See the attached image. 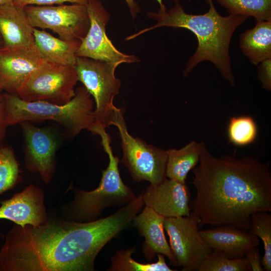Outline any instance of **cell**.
I'll return each mask as SVG.
<instances>
[{"instance_id":"obj_31","label":"cell","mask_w":271,"mask_h":271,"mask_svg":"<svg viewBox=\"0 0 271 271\" xmlns=\"http://www.w3.org/2000/svg\"><path fill=\"white\" fill-rule=\"evenodd\" d=\"M129 9L131 14V15L133 19H134L138 13L140 11V8L138 4L135 2V0H125ZM159 5L160 8H162L165 6L164 4L162 2V0H156ZM174 3L179 0H173Z\"/></svg>"},{"instance_id":"obj_24","label":"cell","mask_w":271,"mask_h":271,"mask_svg":"<svg viewBox=\"0 0 271 271\" xmlns=\"http://www.w3.org/2000/svg\"><path fill=\"white\" fill-rule=\"evenodd\" d=\"M267 211L256 212L251 216L248 231L260 239L264 255L261 263L264 270H271V215Z\"/></svg>"},{"instance_id":"obj_5","label":"cell","mask_w":271,"mask_h":271,"mask_svg":"<svg viewBox=\"0 0 271 271\" xmlns=\"http://www.w3.org/2000/svg\"><path fill=\"white\" fill-rule=\"evenodd\" d=\"M99 136L109 164L102 171L99 186L91 191L80 190L72 205L73 218L76 220H92L102 211L113 206L126 205L136 198L131 189L122 182L118 168L119 159L115 156L110 146V139L106 132Z\"/></svg>"},{"instance_id":"obj_36","label":"cell","mask_w":271,"mask_h":271,"mask_svg":"<svg viewBox=\"0 0 271 271\" xmlns=\"http://www.w3.org/2000/svg\"><path fill=\"white\" fill-rule=\"evenodd\" d=\"M0 40H2L1 35H0Z\"/></svg>"},{"instance_id":"obj_33","label":"cell","mask_w":271,"mask_h":271,"mask_svg":"<svg viewBox=\"0 0 271 271\" xmlns=\"http://www.w3.org/2000/svg\"><path fill=\"white\" fill-rule=\"evenodd\" d=\"M13 0H0V6L3 5L11 2H13Z\"/></svg>"},{"instance_id":"obj_34","label":"cell","mask_w":271,"mask_h":271,"mask_svg":"<svg viewBox=\"0 0 271 271\" xmlns=\"http://www.w3.org/2000/svg\"><path fill=\"white\" fill-rule=\"evenodd\" d=\"M1 42H2V41L1 40H0V48H1L2 46V43ZM3 91V89L2 86L0 83V93H2Z\"/></svg>"},{"instance_id":"obj_20","label":"cell","mask_w":271,"mask_h":271,"mask_svg":"<svg viewBox=\"0 0 271 271\" xmlns=\"http://www.w3.org/2000/svg\"><path fill=\"white\" fill-rule=\"evenodd\" d=\"M240 48L251 63L257 65L271 58V21L257 22L240 35Z\"/></svg>"},{"instance_id":"obj_2","label":"cell","mask_w":271,"mask_h":271,"mask_svg":"<svg viewBox=\"0 0 271 271\" xmlns=\"http://www.w3.org/2000/svg\"><path fill=\"white\" fill-rule=\"evenodd\" d=\"M199 165L193 169L196 195L190 210L199 226L230 225L248 231L251 216L271 212L269 162L250 156H213L201 143Z\"/></svg>"},{"instance_id":"obj_26","label":"cell","mask_w":271,"mask_h":271,"mask_svg":"<svg viewBox=\"0 0 271 271\" xmlns=\"http://www.w3.org/2000/svg\"><path fill=\"white\" fill-rule=\"evenodd\" d=\"M20 169L13 150L0 146V195L13 189L18 183Z\"/></svg>"},{"instance_id":"obj_7","label":"cell","mask_w":271,"mask_h":271,"mask_svg":"<svg viewBox=\"0 0 271 271\" xmlns=\"http://www.w3.org/2000/svg\"><path fill=\"white\" fill-rule=\"evenodd\" d=\"M78 81L74 66L44 60L29 77L17 96L27 101H45L64 104L75 96Z\"/></svg>"},{"instance_id":"obj_3","label":"cell","mask_w":271,"mask_h":271,"mask_svg":"<svg viewBox=\"0 0 271 271\" xmlns=\"http://www.w3.org/2000/svg\"><path fill=\"white\" fill-rule=\"evenodd\" d=\"M209 6L208 12L202 15L186 13L179 1L167 10L165 6L156 12H149L146 15L157 23L127 37L131 40L144 33L164 26L187 29L194 33L198 40L194 54L189 58L183 71L185 77L199 63L212 62L223 78L234 86L235 79L231 67L229 45L236 29L249 17L242 15L224 17L216 11L212 0H206Z\"/></svg>"},{"instance_id":"obj_35","label":"cell","mask_w":271,"mask_h":271,"mask_svg":"<svg viewBox=\"0 0 271 271\" xmlns=\"http://www.w3.org/2000/svg\"><path fill=\"white\" fill-rule=\"evenodd\" d=\"M3 100V95L2 93H0V102Z\"/></svg>"},{"instance_id":"obj_29","label":"cell","mask_w":271,"mask_h":271,"mask_svg":"<svg viewBox=\"0 0 271 271\" xmlns=\"http://www.w3.org/2000/svg\"><path fill=\"white\" fill-rule=\"evenodd\" d=\"M258 79L262 87L268 91L271 90V58L261 63L258 67Z\"/></svg>"},{"instance_id":"obj_21","label":"cell","mask_w":271,"mask_h":271,"mask_svg":"<svg viewBox=\"0 0 271 271\" xmlns=\"http://www.w3.org/2000/svg\"><path fill=\"white\" fill-rule=\"evenodd\" d=\"M201 143L192 141L180 150L169 149L166 166V177L186 183L187 175L199 162Z\"/></svg>"},{"instance_id":"obj_25","label":"cell","mask_w":271,"mask_h":271,"mask_svg":"<svg viewBox=\"0 0 271 271\" xmlns=\"http://www.w3.org/2000/svg\"><path fill=\"white\" fill-rule=\"evenodd\" d=\"M229 141L236 146L253 143L257 136V126L254 119L248 115L232 117L227 128Z\"/></svg>"},{"instance_id":"obj_4","label":"cell","mask_w":271,"mask_h":271,"mask_svg":"<svg viewBox=\"0 0 271 271\" xmlns=\"http://www.w3.org/2000/svg\"><path fill=\"white\" fill-rule=\"evenodd\" d=\"M2 95L7 127L24 121L51 120L61 124L69 136L74 137L82 130L88 129L95 121L93 99L84 86L77 88L74 97L64 104L27 101L7 92Z\"/></svg>"},{"instance_id":"obj_17","label":"cell","mask_w":271,"mask_h":271,"mask_svg":"<svg viewBox=\"0 0 271 271\" xmlns=\"http://www.w3.org/2000/svg\"><path fill=\"white\" fill-rule=\"evenodd\" d=\"M164 219V217L145 206L132 222L145 238L143 252L147 258L152 259L156 254H162L168 258L171 264L179 266L165 235Z\"/></svg>"},{"instance_id":"obj_27","label":"cell","mask_w":271,"mask_h":271,"mask_svg":"<svg viewBox=\"0 0 271 271\" xmlns=\"http://www.w3.org/2000/svg\"><path fill=\"white\" fill-rule=\"evenodd\" d=\"M198 271H251V269L245 257L232 259L221 251L212 249Z\"/></svg>"},{"instance_id":"obj_12","label":"cell","mask_w":271,"mask_h":271,"mask_svg":"<svg viewBox=\"0 0 271 271\" xmlns=\"http://www.w3.org/2000/svg\"><path fill=\"white\" fill-rule=\"evenodd\" d=\"M20 124L25 139L27 168L30 171L39 173L43 181L48 183L54 172L58 141L47 128L37 127L28 121Z\"/></svg>"},{"instance_id":"obj_32","label":"cell","mask_w":271,"mask_h":271,"mask_svg":"<svg viewBox=\"0 0 271 271\" xmlns=\"http://www.w3.org/2000/svg\"><path fill=\"white\" fill-rule=\"evenodd\" d=\"M7 126L5 122L4 104L3 101L0 102V140H3L5 136Z\"/></svg>"},{"instance_id":"obj_23","label":"cell","mask_w":271,"mask_h":271,"mask_svg":"<svg viewBox=\"0 0 271 271\" xmlns=\"http://www.w3.org/2000/svg\"><path fill=\"white\" fill-rule=\"evenodd\" d=\"M135 247L117 250L111 258V264L107 269L110 271H173L166 263L165 256L158 254V260L151 263H142L132 258Z\"/></svg>"},{"instance_id":"obj_6","label":"cell","mask_w":271,"mask_h":271,"mask_svg":"<svg viewBox=\"0 0 271 271\" xmlns=\"http://www.w3.org/2000/svg\"><path fill=\"white\" fill-rule=\"evenodd\" d=\"M108 124L118 129L123 153L121 162L134 181H147L151 184H157L167 178V151L147 144L143 140L130 135L121 109L115 106Z\"/></svg>"},{"instance_id":"obj_16","label":"cell","mask_w":271,"mask_h":271,"mask_svg":"<svg viewBox=\"0 0 271 271\" xmlns=\"http://www.w3.org/2000/svg\"><path fill=\"white\" fill-rule=\"evenodd\" d=\"M200 233L212 249L221 251L232 259L245 257L249 250L260 244V239L257 236L230 225L200 230Z\"/></svg>"},{"instance_id":"obj_15","label":"cell","mask_w":271,"mask_h":271,"mask_svg":"<svg viewBox=\"0 0 271 271\" xmlns=\"http://www.w3.org/2000/svg\"><path fill=\"white\" fill-rule=\"evenodd\" d=\"M0 219L24 227L39 226L47 221L41 189L31 185L8 200L0 201Z\"/></svg>"},{"instance_id":"obj_9","label":"cell","mask_w":271,"mask_h":271,"mask_svg":"<svg viewBox=\"0 0 271 271\" xmlns=\"http://www.w3.org/2000/svg\"><path fill=\"white\" fill-rule=\"evenodd\" d=\"M24 10L33 28L50 29L64 40L82 41L89 28L84 4L29 5Z\"/></svg>"},{"instance_id":"obj_10","label":"cell","mask_w":271,"mask_h":271,"mask_svg":"<svg viewBox=\"0 0 271 271\" xmlns=\"http://www.w3.org/2000/svg\"><path fill=\"white\" fill-rule=\"evenodd\" d=\"M199 219L193 212L186 216L165 218L164 229L170 247L183 271H196L212 249L200 235Z\"/></svg>"},{"instance_id":"obj_28","label":"cell","mask_w":271,"mask_h":271,"mask_svg":"<svg viewBox=\"0 0 271 271\" xmlns=\"http://www.w3.org/2000/svg\"><path fill=\"white\" fill-rule=\"evenodd\" d=\"M88 0H13L16 6L24 8L29 5H56L65 3L86 5Z\"/></svg>"},{"instance_id":"obj_13","label":"cell","mask_w":271,"mask_h":271,"mask_svg":"<svg viewBox=\"0 0 271 271\" xmlns=\"http://www.w3.org/2000/svg\"><path fill=\"white\" fill-rule=\"evenodd\" d=\"M44 59L35 43L14 48H0V83L3 91L17 95Z\"/></svg>"},{"instance_id":"obj_19","label":"cell","mask_w":271,"mask_h":271,"mask_svg":"<svg viewBox=\"0 0 271 271\" xmlns=\"http://www.w3.org/2000/svg\"><path fill=\"white\" fill-rule=\"evenodd\" d=\"M34 43L44 60L74 66L81 41H66L55 37L44 30L33 28Z\"/></svg>"},{"instance_id":"obj_8","label":"cell","mask_w":271,"mask_h":271,"mask_svg":"<svg viewBox=\"0 0 271 271\" xmlns=\"http://www.w3.org/2000/svg\"><path fill=\"white\" fill-rule=\"evenodd\" d=\"M117 66L105 61L77 57L75 65L78 80L82 83L95 102L94 123L104 128L108 122L114 98L118 94L120 80L115 75Z\"/></svg>"},{"instance_id":"obj_1","label":"cell","mask_w":271,"mask_h":271,"mask_svg":"<svg viewBox=\"0 0 271 271\" xmlns=\"http://www.w3.org/2000/svg\"><path fill=\"white\" fill-rule=\"evenodd\" d=\"M118 209L87 222L47 221L39 226L15 225L0 250V271H88L102 247L126 228Z\"/></svg>"},{"instance_id":"obj_30","label":"cell","mask_w":271,"mask_h":271,"mask_svg":"<svg viewBox=\"0 0 271 271\" xmlns=\"http://www.w3.org/2000/svg\"><path fill=\"white\" fill-rule=\"evenodd\" d=\"M246 257L251 270L264 271L261 261V257L259 249L257 247H253L249 250L245 254Z\"/></svg>"},{"instance_id":"obj_18","label":"cell","mask_w":271,"mask_h":271,"mask_svg":"<svg viewBox=\"0 0 271 271\" xmlns=\"http://www.w3.org/2000/svg\"><path fill=\"white\" fill-rule=\"evenodd\" d=\"M33 27L24 8L11 2L0 6V35L2 47L14 48L34 43Z\"/></svg>"},{"instance_id":"obj_22","label":"cell","mask_w":271,"mask_h":271,"mask_svg":"<svg viewBox=\"0 0 271 271\" xmlns=\"http://www.w3.org/2000/svg\"><path fill=\"white\" fill-rule=\"evenodd\" d=\"M229 15L253 17L255 21H271V0H216Z\"/></svg>"},{"instance_id":"obj_14","label":"cell","mask_w":271,"mask_h":271,"mask_svg":"<svg viewBox=\"0 0 271 271\" xmlns=\"http://www.w3.org/2000/svg\"><path fill=\"white\" fill-rule=\"evenodd\" d=\"M144 205L165 218L188 216L190 191L185 183L165 179L151 184L142 193Z\"/></svg>"},{"instance_id":"obj_11","label":"cell","mask_w":271,"mask_h":271,"mask_svg":"<svg viewBox=\"0 0 271 271\" xmlns=\"http://www.w3.org/2000/svg\"><path fill=\"white\" fill-rule=\"evenodd\" d=\"M86 6L90 26L77 51V57L101 60L116 66L124 63L139 62L140 59L136 56L119 51L109 39L105 27L110 15L100 0H88Z\"/></svg>"}]
</instances>
